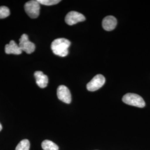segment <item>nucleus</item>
Returning <instances> with one entry per match:
<instances>
[{"instance_id": "1", "label": "nucleus", "mask_w": 150, "mask_h": 150, "mask_svg": "<svg viewBox=\"0 0 150 150\" xmlns=\"http://www.w3.org/2000/svg\"><path fill=\"white\" fill-rule=\"evenodd\" d=\"M71 45L69 40L59 38L54 40L51 44V50L54 54L60 57H65L69 54V48Z\"/></svg>"}, {"instance_id": "2", "label": "nucleus", "mask_w": 150, "mask_h": 150, "mask_svg": "<svg viewBox=\"0 0 150 150\" xmlns=\"http://www.w3.org/2000/svg\"><path fill=\"white\" fill-rule=\"evenodd\" d=\"M123 102L129 105L135 107L143 108L145 106V102L144 99L139 95L129 93L124 95L122 98Z\"/></svg>"}, {"instance_id": "3", "label": "nucleus", "mask_w": 150, "mask_h": 150, "mask_svg": "<svg viewBox=\"0 0 150 150\" xmlns=\"http://www.w3.org/2000/svg\"><path fill=\"white\" fill-rule=\"evenodd\" d=\"M25 10L28 16L32 18H38L40 15V4L38 1L31 0L25 5Z\"/></svg>"}, {"instance_id": "4", "label": "nucleus", "mask_w": 150, "mask_h": 150, "mask_svg": "<svg viewBox=\"0 0 150 150\" xmlns=\"http://www.w3.org/2000/svg\"><path fill=\"white\" fill-rule=\"evenodd\" d=\"M18 46L22 51H25L28 54H32L36 48L35 44L29 41L28 36L26 34H23L22 35L19 40Z\"/></svg>"}, {"instance_id": "5", "label": "nucleus", "mask_w": 150, "mask_h": 150, "mask_svg": "<svg viewBox=\"0 0 150 150\" xmlns=\"http://www.w3.org/2000/svg\"><path fill=\"white\" fill-rule=\"evenodd\" d=\"M105 83V78L102 75H97L87 85V89L89 91H96L101 88Z\"/></svg>"}, {"instance_id": "6", "label": "nucleus", "mask_w": 150, "mask_h": 150, "mask_svg": "<svg viewBox=\"0 0 150 150\" xmlns=\"http://www.w3.org/2000/svg\"><path fill=\"white\" fill-rule=\"evenodd\" d=\"M86 18L83 15L76 11H71L65 17V22L69 25H74L79 22L85 21Z\"/></svg>"}, {"instance_id": "7", "label": "nucleus", "mask_w": 150, "mask_h": 150, "mask_svg": "<svg viewBox=\"0 0 150 150\" xmlns=\"http://www.w3.org/2000/svg\"><path fill=\"white\" fill-rule=\"evenodd\" d=\"M57 97L61 101L69 104L71 102V94L69 89L64 85L59 86L57 90Z\"/></svg>"}, {"instance_id": "8", "label": "nucleus", "mask_w": 150, "mask_h": 150, "mask_svg": "<svg viewBox=\"0 0 150 150\" xmlns=\"http://www.w3.org/2000/svg\"><path fill=\"white\" fill-rule=\"evenodd\" d=\"M117 20L112 16H108L104 18L102 21V27L104 30L110 31L114 30L117 25Z\"/></svg>"}, {"instance_id": "9", "label": "nucleus", "mask_w": 150, "mask_h": 150, "mask_svg": "<svg viewBox=\"0 0 150 150\" xmlns=\"http://www.w3.org/2000/svg\"><path fill=\"white\" fill-rule=\"evenodd\" d=\"M36 79V83L40 88H45L47 86L48 83V78L47 75H45L42 71H36L34 74Z\"/></svg>"}, {"instance_id": "10", "label": "nucleus", "mask_w": 150, "mask_h": 150, "mask_svg": "<svg viewBox=\"0 0 150 150\" xmlns=\"http://www.w3.org/2000/svg\"><path fill=\"white\" fill-rule=\"evenodd\" d=\"M6 54H22V50L20 48L19 46L16 44V42L12 40L10 43L5 46Z\"/></svg>"}, {"instance_id": "11", "label": "nucleus", "mask_w": 150, "mask_h": 150, "mask_svg": "<svg viewBox=\"0 0 150 150\" xmlns=\"http://www.w3.org/2000/svg\"><path fill=\"white\" fill-rule=\"evenodd\" d=\"M42 148L43 150H59V146L52 141L46 139L42 142Z\"/></svg>"}, {"instance_id": "12", "label": "nucleus", "mask_w": 150, "mask_h": 150, "mask_svg": "<svg viewBox=\"0 0 150 150\" xmlns=\"http://www.w3.org/2000/svg\"><path fill=\"white\" fill-rule=\"evenodd\" d=\"M30 143L28 139H23L16 146L15 150H29Z\"/></svg>"}, {"instance_id": "13", "label": "nucleus", "mask_w": 150, "mask_h": 150, "mask_svg": "<svg viewBox=\"0 0 150 150\" xmlns=\"http://www.w3.org/2000/svg\"><path fill=\"white\" fill-rule=\"evenodd\" d=\"M10 15V11L9 8L6 6L0 7V19L5 18Z\"/></svg>"}, {"instance_id": "14", "label": "nucleus", "mask_w": 150, "mask_h": 150, "mask_svg": "<svg viewBox=\"0 0 150 150\" xmlns=\"http://www.w3.org/2000/svg\"><path fill=\"white\" fill-rule=\"evenodd\" d=\"M38 1L40 4L46 6L54 5L61 2L59 0H38Z\"/></svg>"}, {"instance_id": "15", "label": "nucleus", "mask_w": 150, "mask_h": 150, "mask_svg": "<svg viewBox=\"0 0 150 150\" xmlns=\"http://www.w3.org/2000/svg\"><path fill=\"white\" fill-rule=\"evenodd\" d=\"M2 125L0 123V131L2 130Z\"/></svg>"}]
</instances>
